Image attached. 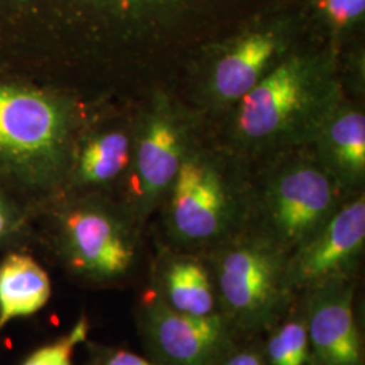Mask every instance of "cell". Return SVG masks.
Here are the masks:
<instances>
[{
  "label": "cell",
  "mask_w": 365,
  "mask_h": 365,
  "mask_svg": "<svg viewBox=\"0 0 365 365\" xmlns=\"http://www.w3.org/2000/svg\"><path fill=\"white\" fill-rule=\"evenodd\" d=\"M365 200L359 196L334 211L287 262L289 287L318 289L349 274L364 248Z\"/></svg>",
  "instance_id": "obj_4"
},
{
  "label": "cell",
  "mask_w": 365,
  "mask_h": 365,
  "mask_svg": "<svg viewBox=\"0 0 365 365\" xmlns=\"http://www.w3.org/2000/svg\"><path fill=\"white\" fill-rule=\"evenodd\" d=\"M130 161V143L125 133L108 131L95 137L83 149L78 178L84 184H101L115 179Z\"/></svg>",
  "instance_id": "obj_15"
},
{
  "label": "cell",
  "mask_w": 365,
  "mask_h": 365,
  "mask_svg": "<svg viewBox=\"0 0 365 365\" xmlns=\"http://www.w3.org/2000/svg\"><path fill=\"white\" fill-rule=\"evenodd\" d=\"M337 188L331 172L303 164L280 175L268 194V220L282 247L298 248L330 218Z\"/></svg>",
  "instance_id": "obj_5"
},
{
  "label": "cell",
  "mask_w": 365,
  "mask_h": 365,
  "mask_svg": "<svg viewBox=\"0 0 365 365\" xmlns=\"http://www.w3.org/2000/svg\"><path fill=\"white\" fill-rule=\"evenodd\" d=\"M322 145L330 168L348 182H359L365 172V117L354 108L333 110L324 119Z\"/></svg>",
  "instance_id": "obj_13"
},
{
  "label": "cell",
  "mask_w": 365,
  "mask_h": 365,
  "mask_svg": "<svg viewBox=\"0 0 365 365\" xmlns=\"http://www.w3.org/2000/svg\"><path fill=\"white\" fill-rule=\"evenodd\" d=\"M272 365H306L310 359L307 325L292 319L274 330L268 341Z\"/></svg>",
  "instance_id": "obj_16"
},
{
  "label": "cell",
  "mask_w": 365,
  "mask_h": 365,
  "mask_svg": "<svg viewBox=\"0 0 365 365\" xmlns=\"http://www.w3.org/2000/svg\"><path fill=\"white\" fill-rule=\"evenodd\" d=\"M61 244L71 269L96 282L119 279L134 259L130 237L122 223L93 206L66 211L61 218Z\"/></svg>",
  "instance_id": "obj_6"
},
{
  "label": "cell",
  "mask_w": 365,
  "mask_h": 365,
  "mask_svg": "<svg viewBox=\"0 0 365 365\" xmlns=\"http://www.w3.org/2000/svg\"><path fill=\"white\" fill-rule=\"evenodd\" d=\"M51 297V277L36 259L9 255L0 262V334L15 319L38 313Z\"/></svg>",
  "instance_id": "obj_12"
},
{
  "label": "cell",
  "mask_w": 365,
  "mask_h": 365,
  "mask_svg": "<svg viewBox=\"0 0 365 365\" xmlns=\"http://www.w3.org/2000/svg\"><path fill=\"white\" fill-rule=\"evenodd\" d=\"M88 330L90 322L81 315L66 334L34 351L22 365H72L73 352L78 344L86 342Z\"/></svg>",
  "instance_id": "obj_17"
},
{
  "label": "cell",
  "mask_w": 365,
  "mask_h": 365,
  "mask_svg": "<svg viewBox=\"0 0 365 365\" xmlns=\"http://www.w3.org/2000/svg\"><path fill=\"white\" fill-rule=\"evenodd\" d=\"M146 300L145 331L157 353L172 365H212L226 339L221 315L179 313L153 294Z\"/></svg>",
  "instance_id": "obj_8"
},
{
  "label": "cell",
  "mask_w": 365,
  "mask_h": 365,
  "mask_svg": "<svg viewBox=\"0 0 365 365\" xmlns=\"http://www.w3.org/2000/svg\"><path fill=\"white\" fill-rule=\"evenodd\" d=\"M184 157L182 130L176 119L167 110L153 113L135 150V195L141 209L156 205L170 190Z\"/></svg>",
  "instance_id": "obj_10"
},
{
  "label": "cell",
  "mask_w": 365,
  "mask_h": 365,
  "mask_svg": "<svg viewBox=\"0 0 365 365\" xmlns=\"http://www.w3.org/2000/svg\"><path fill=\"white\" fill-rule=\"evenodd\" d=\"M330 80L321 60L294 56L280 63L240 101L235 128L248 143L264 144L321 125L330 108Z\"/></svg>",
  "instance_id": "obj_1"
},
{
  "label": "cell",
  "mask_w": 365,
  "mask_h": 365,
  "mask_svg": "<svg viewBox=\"0 0 365 365\" xmlns=\"http://www.w3.org/2000/svg\"><path fill=\"white\" fill-rule=\"evenodd\" d=\"M16 227V214L13 207L0 196V242L13 235Z\"/></svg>",
  "instance_id": "obj_20"
},
{
  "label": "cell",
  "mask_w": 365,
  "mask_h": 365,
  "mask_svg": "<svg viewBox=\"0 0 365 365\" xmlns=\"http://www.w3.org/2000/svg\"><path fill=\"white\" fill-rule=\"evenodd\" d=\"M226 365H265L256 353L242 352L235 354Z\"/></svg>",
  "instance_id": "obj_21"
},
{
  "label": "cell",
  "mask_w": 365,
  "mask_h": 365,
  "mask_svg": "<svg viewBox=\"0 0 365 365\" xmlns=\"http://www.w3.org/2000/svg\"><path fill=\"white\" fill-rule=\"evenodd\" d=\"M306 325L313 365H363L352 288L339 282L315 289Z\"/></svg>",
  "instance_id": "obj_9"
},
{
  "label": "cell",
  "mask_w": 365,
  "mask_h": 365,
  "mask_svg": "<svg viewBox=\"0 0 365 365\" xmlns=\"http://www.w3.org/2000/svg\"><path fill=\"white\" fill-rule=\"evenodd\" d=\"M279 42L271 33H253L222 54L212 68L211 91L221 103L240 102L272 68Z\"/></svg>",
  "instance_id": "obj_11"
},
{
  "label": "cell",
  "mask_w": 365,
  "mask_h": 365,
  "mask_svg": "<svg viewBox=\"0 0 365 365\" xmlns=\"http://www.w3.org/2000/svg\"><path fill=\"white\" fill-rule=\"evenodd\" d=\"M61 106L41 92L0 86V157L14 167L48 173L66 149Z\"/></svg>",
  "instance_id": "obj_3"
},
{
  "label": "cell",
  "mask_w": 365,
  "mask_h": 365,
  "mask_svg": "<svg viewBox=\"0 0 365 365\" xmlns=\"http://www.w3.org/2000/svg\"><path fill=\"white\" fill-rule=\"evenodd\" d=\"M215 269L225 310L241 327L268 325L291 288L287 262L259 241H242L225 249Z\"/></svg>",
  "instance_id": "obj_2"
},
{
  "label": "cell",
  "mask_w": 365,
  "mask_h": 365,
  "mask_svg": "<svg viewBox=\"0 0 365 365\" xmlns=\"http://www.w3.org/2000/svg\"><path fill=\"white\" fill-rule=\"evenodd\" d=\"M167 304L179 313L191 315L214 314L215 298L206 268L197 261L170 262L164 274Z\"/></svg>",
  "instance_id": "obj_14"
},
{
  "label": "cell",
  "mask_w": 365,
  "mask_h": 365,
  "mask_svg": "<svg viewBox=\"0 0 365 365\" xmlns=\"http://www.w3.org/2000/svg\"><path fill=\"white\" fill-rule=\"evenodd\" d=\"M322 9L334 26H349L364 14L365 0H322Z\"/></svg>",
  "instance_id": "obj_18"
},
{
  "label": "cell",
  "mask_w": 365,
  "mask_h": 365,
  "mask_svg": "<svg viewBox=\"0 0 365 365\" xmlns=\"http://www.w3.org/2000/svg\"><path fill=\"white\" fill-rule=\"evenodd\" d=\"M170 190V223L179 238L203 242L222 235L230 218V202L217 170L185 156Z\"/></svg>",
  "instance_id": "obj_7"
},
{
  "label": "cell",
  "mask_w": 365,
  "mask_h": 365,
  "mask_svg": "<svg viewBox=\"0 0 365 365\" xmlns=\"http://www.w3.org/2000/svg\"><path fill=\"white\" fill-rule=\"evenodd\" d=\"M95 365H156L135 353L123 349H111L102 353Z\"/></svg>",
  "instance_id": "obj_19"
}]
</instances>
